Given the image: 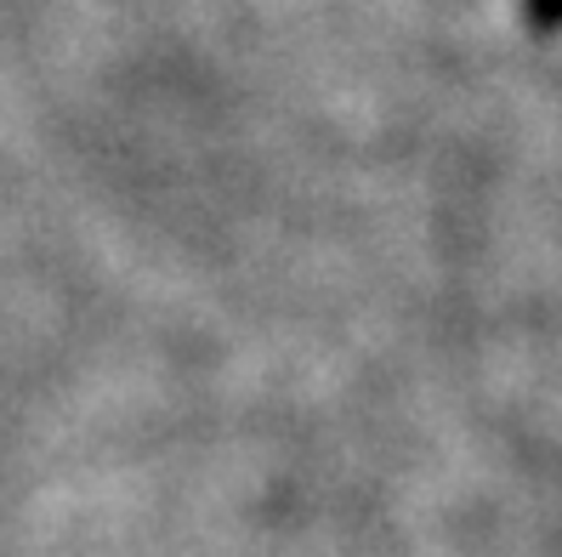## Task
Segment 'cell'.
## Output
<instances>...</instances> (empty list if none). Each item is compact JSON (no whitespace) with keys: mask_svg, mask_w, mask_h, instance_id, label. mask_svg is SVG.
Wrapping results in <instances>:
<instances>
[{"mask_svg":"<svg viewBox=\"0 0 562 557\" xmlns=\"http://www.w3.org/2000/svg\"><path fill=\"white\" fill-rule=\"evenodd\" d=\"M522 12H528V23H535L540 35H557L562 29V0H522Z\"/></svg>","mask_w":562,"mask_h":557,"instance_id":"cell-1","label":"cell"}]
</instances>
